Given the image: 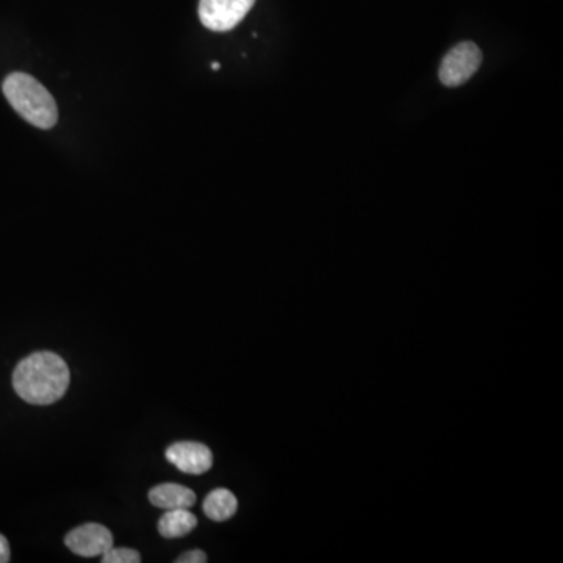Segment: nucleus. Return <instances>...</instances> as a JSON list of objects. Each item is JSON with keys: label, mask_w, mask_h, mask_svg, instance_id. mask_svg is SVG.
I'll return each instance as SVG.
<instances>
[{"label": "nucleus", "mask_w": 563, "mask_h": 563, "mask_svg": "<svg viewBox=\"0 0 563 563\" xmlns=\"http://www.w3.org/2000/svg\"><path fill=\"white\" fill-rule=\"evenodd\" d=\"M5 97L16 112L38 129L49 130L58 122L54 97L35 77L13 72L2 85Z\"/></svg>", "instance_id": "obj_2"}, {"label": "nucleus", "mask_w": 563, "mask_h": 563, "mask_svg": "<svg viewBox=\"0 0 563 563\" xmlns=\"http://www.w3.org/2000/svg\"><path fill=\"white\" fill-rule=\"evenodd\" d=\"M10 545H8L7 538L0 534V563L10 562Z\"/></svg>", "instance_id": "obj_12"}, {"label": "nucleus", "mask_w": 563, "mask_h": 563, "mask_svg": "<svg viewBox=\"0 0 563 563\" xmlns=\"http://www.w3.org/2000/svg\"><path fill=\"white\" fill-rule=\"evenodd\" d=\"M255 0H199V19L205 29L229 32L246 18Z\"/></svg>", "instance_id": "obj_4"}, {"label": "nucleus", "mask_w": 563, "mask_h": 563, "mask_svg": "<svg viewBox=\"0 0 563 563\" xmlns=\"http://www.w3.org/2000/svg\"><path fill=\"white\" fill-rule=\"evenodd\" d=\"M177 563H205L207 562V556H205L204 551L201 549H194L190 553L182 554V556L177 557Z\"/></svg>", "instance_id": "obj_11"}, {"label": "nucleus", "mask_w": 563, "mask_h": 563, "mask_svg": "<svg viewBox=\"0 0 563 563\" xmlns=\"http://www.w3.org/2000/svg\"><path fill=\"white\" fill-rule=\"evenodd\" d=\"M102 562L104 563H140L141 556L138 551L130 548H112L107 553L102 554Z\"/></svg>", "instance_id": "obj_10"}, {"label": "nucleus", "mask_w": 563, "mask_h": 563, "mask_svg": "<svg viewBox=\"0 0 563 563\" xmlns=\"http://www.w3.org/2000/svg\"><path fill=\"white\" fill-rule=\"evenodd\" d=\"M66 546L80 557H97L107 553L113 546L110 529L102 524L87 523L72 529L65 538Z\"/></svg>", "instance_id": "obj_5"}, {"label": "nucleus", "mask_w": 563, "mask_h": 563, "mask_svg": "<svg viewBox=\"0 0 563 563\" xmlns=\"http://www.w3.org/2000/svg\"><path fill=\"white\" fill-rule=\"evenodd\" d=\"M71 381L68 365L54 352H35L21 360L13 373L19 398L33 406H51L65 396Z\"/></svg>", "instance_id": "obj_1"}, {"label": "nucleus", "mask_w": 563, "mask_h": 563, "mask_svg": "<svg viewBox=\"0 0 563 563\" xmlns=\"http://www.w3.org/2000/svg\"><path fill=\"white\" fill-rule=\"evenodd\" d=\"M166 459L188 474L207 473L213 465L212 451L196 442L174 443L166 449Z\"/></svg>", "instance_id": "obj_6"}, {"label": "nucleus", "mask_w": 563, "mask_h": 563, "mask_svg": "<svg viewBox=\"0 0 563 563\" xmlns=\"http://www.w3.org/2000/svg\"><path fill=\"white\" fill-rule=\"evenodd\" d=\"M204 513L210 520L226 521L234 517L238 510V501L234 493L226 488H216L204 501Z\"/></svg>", "instance_id": "obj_9"}, {"label": "nucleus", "mask_w": 563, "mask_h": 563, "mask_svg": "<svg viewBox=\"0 0 563 563\" xmlns=\"http://www.w3.org/2000/svg\"><path fill=\"white\" fill-rule=\"evenodd\" d=\"M212 68L215 69V71H218L219 69L218 63H213Z\"/></svg>", "instance_id": "obj_13"}, {"label": "nucleus", "mask_w": 563, "mask_h": 563, "mask_svg": "<svg viewBox=\"0 0 563 563\" xmlns=\"http://www.w3.org/2000/svg\"><path fill=\"white\" fill-rule=\"evenodd\" d=\"M482 63V52L471 41H463L452 47L451 51L443 58L440 66V82L445 87H460L467 83L476 74Z\"/></svg>", "instance_id": "obj_3"}, {"label": "nucleus", "mask_w": 563, "mask_h": 563, "mask_svg": "<svg viewBox=\"0 0 563 563\" xmlns=\"http://www.w3.org/2000/svg\"><path fill=\"white\" fill-rule=\"evenodd\" d=\"M149 501L163 510L190 509L196 503V495L183 485L160 484L149 492Z\"/></svg>", "instance_id": "obj_7"}, {"label": "nucleus", "mask_w": 563, "mask_h": 563, "mask_svg": "<svg viewBox=\"0 0 563 563\" xmlns=\"http://www.w3.org/2000/svg\"><path fill=\"white\" fill-rule=\"evenodd\" d=\"M198 526V518L190 509L166 510L158 521V532L165 538H179L190 534Z\"/></svg>", "instance_id": "obj_8"}]
</instances>
